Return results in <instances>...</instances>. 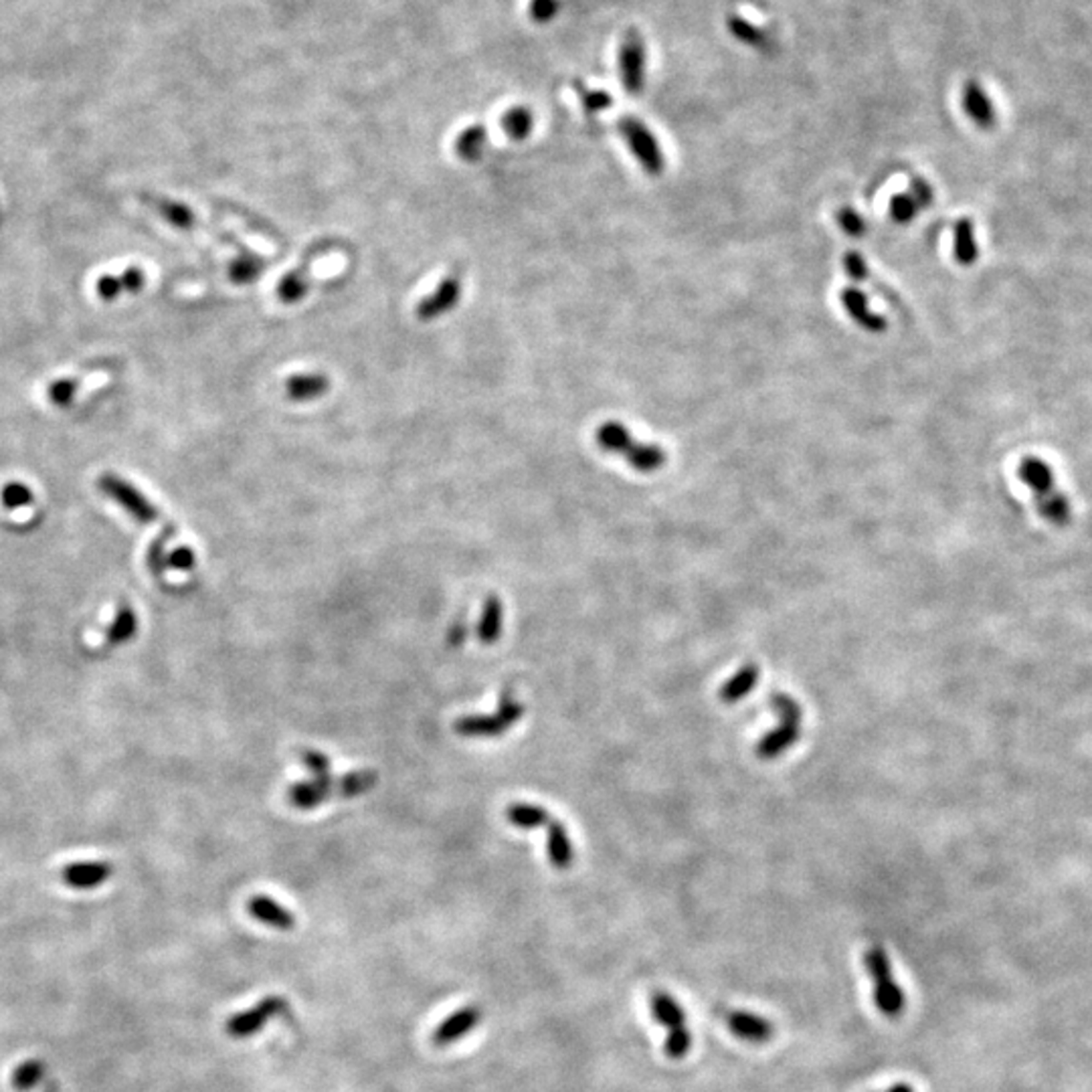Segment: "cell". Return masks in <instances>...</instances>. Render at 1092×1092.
Masks as SVG:
<instances>
[{
  "label": "cell",
  "mask_w": 1092,
  "mask_h": 1092,
  "mask_svg": "<svg viewBox=\"0 0 1092 1092\" xmlns=\"http://www.w3.org/2000/svg\"><path fill=\"white\" fill-rule=\"evenodd\" d=\"M480 1021H482V1010L478 1006L460 1008L435 1028L433 1044L446 1048L457 1040H462L464 1036L478 1028Z\"/></svg>",
  "instance_id": "cell-9"
},
{
  "label": "cell",
  "mask_w": 1092,
  "mask_h": 1092,
  "mask_svg": "<svg viewBox=\"0 0 1092 1092\" xmlns=\"http://www.w3.org/2000/svg\"><path fill=\"white\" fill-rule=\"evenodd\" d=\"M864 965H866V972L872 977V981H885V979H892V963L886 955V950L880 947V945H872L866 955H864Z\"/></svg>",
  "instance_id": "cell-36"
},
{
  "label": "cell",
  "mask_w": 1092,
  "mask_h": 1092,
  "mask_svg": "<svg viewBox=\"0 0 1092 1092\" xmlns=\"http://www.w3.org/2000/svg\"><path fill=\"white\" fill-rule=\"evenodd\" d=\"M690 1048H692V1034L686 1030V1026L667 1030L664 1042L666 1056H670V1059H684V1056L690 1052Z\"/></svg>",
  "instance_id": "cell-39"
},
{
  "label": "cell",
  "mask_w": 1092,
  "mask_h": 1092,
  "mask_svg": "<svg viewBox=\"0 0 1092 1092\" xmlns=\"http://www.w3.org/2000/svg\"><path fill=\"white\" fill-rule=\"evenodd\" d=\"M843 270L854 281H864L868 277V263L858 251H848L843 255Z\"/></svg>",
  "instance_id": "cell-49"
},
{
  "label": "cell",
  "mask_w": 1092,
  "mask_h": 1092,
  "mask_svg": "<svg viewBox=\"0 0 1092 1092\" xmlns=\"http://www.w3.org/2000/svg\"><path fill=\"white\" fill-rule=\"evenodd\" d=\"M337 794V779L328 775V777H314L312 781H299L288 789V801L295 809H314L326 799Z\"/></svg>",
  "instance_id": "cell-10"
},
{
  "label": "cell",
  "mask_w": 1092,
  "mask_h": 1092,
  "mask_svg": "<svg viewBox=\"0 0 1092 1092\" xmlns=\"http://www.w3.org/2000/svg\"><path fill=\"white\" fill-rule=\"evenodd\" d=\"M330 389V381L326 375L318 373H304L294 375L286 381V395L295 403H306L322 397Z\"/></svg>",
  "instance_id": "cell-18"
},
{
  "label": "cell",
  "mask_w": 1092,
  "mask_h": 1092,
  "mask_svg": "<svg viewBox=\"0 0 1092 1092\" xmlns=\"http://www.w3.org/2000/svg\"><path fill=\"white\" fill-rule=\"evenodd\" d=\"M144 284H146L144 272L140 270L138 266H132L124 273L116 275V277L114 275H101L96 284V292L103 299V302H114L120 294H124V292L136 294L144 288Z\"/></svg>",
  "instance_id": "cell-15"
},
{
  "label": "cell",
  "mask_w": 1092,
  "mask_h": 1092,
  "mask_svg": "<svg viewBox=\"0 0 1092 1092\" xmlns=\"http://www.w3.org/2000/svg\"><path fill=\"white\" fill-rule=\"evenodd\" d=\"M836 221H838V227L841 229V231L852 239H860V237L866 235V229H868L866 221L852 207H841L836 213Z\"/></svg>",
  "instance_id": "cell-40"
},
{
  "label": "cell",
  "mask_w": 1092,
  "mask_h": 1092,
  "mask_svg": "<svg viewBox=\"0 0 1092 1092\" xmlns=\"http://www.w3.org/2000/svg\"><path fill=\"white\" fill-rule=\"evenodd\" d=\"M558 12V0H531L528 5V16L538 25L553 21Z\"/></svg>",
  "instance_id": "cell-45"
},
{
  "label": "cell",
  "mask_w": 1092,
  "mask_h": 1092,
  "mask_svg": "<svg viewBox=\"0 0 1092 1092\" xmlns=\"http://www.w3.org/2000/svg\"><path fill=\"white\" fill-rule=\"evenodd\" d=\"M112 874L114 868L110 862H98V860L72 862V864H67L61 870V883L76 890H92L101 886L103 883H108Z\"/></svg>",
  "instance_id": "cell-7"
},
{
  "label": "cell",
  "mask_w": 1092,
  "mask_h": 1092,
  "mask_svg": "<svg viewBox=\"0 0 1092 1092\" xmlns=\"http://www.w3.org/2000/svg\"><path fill=\"white\" fill-rule=\"evenodd\" d=\"M45 1072H47V1066L41 1059H29L12 1070L11 1084L19 1092L33 1090L34 1086L41 1084V1081L45 1079Z\"/></svg>",
  "instance_id": "cell-33"
},
{
  "label": "cell",
  "mask_w": 1092,
  "mask_h": 1092,
  "mask_svg": "<svg viewBox=\"0 0 1092 1092\" xmlns=\"http://www.w3.org/2000/svg\"><path fill=\"white\" fill-rule=\"evenodd\" d=\"M625 462L629 468H633L640 473H654L658 470H662L666 466L667 455L666 451L658 446V444H644V442H633V446L629 448V451L623 455Z\"/></svg>",
  "instance_id": "cell-21"
},
{
  "label": "cell",
  "mask_w": 1092,
  "mask_h": 1092,
  "mask_svg": "<svg viewBox=\"0 0 1092 1092\" xmlns=\"http://www.w3.org/2000/svg\"><path fill=\"white\" fill-rule=\"evenodd\" d=\"M963 112L973 120V124L981 130H992L997 121V114L994 108L992 98L985 94L983 87L977 81H967L961 96Z\"/></svg>",
  "instance_id": "cell-11"
},
{
  "label": "cell",
  "mask_w": 1092,
  "mask_h": 1092,
  "mask_svg": "<svg viewBox=\"0 0 1092 1092\" xmlns=\"http://www.w3.org/2000/svg\"><path fill=\"white\" fill-rule=\"evenodd\" d=\"M172 535H174V526L168 524L166 531L150 544V549H148V553H146V565H148V569H150V573H152L154 577H163V573H164L166 567H168V565H166V553H164V549H166V542H168V538H170Z\"/></svg>",
  "instance_id": "cell-37"
},
{
  "label": "cell",
  "mask_w": 1092,
  "mask_h": 1092,
  "mask_svg": "<svg viewBox=\"0 0 1092 1092\" xmlns=\"http://www.w3.org/2000/svg\"><path fill=\"white\" fill-rule=\"evenodd\" d=\"M259 272H261V268L255 259L241 257V259L231 263V272H229V275H231V279L237 281V284H248V281L257 277Z\"/></svg>",
  "instance_id": "cell-46"
},
{
  "label": "cell",
  "mask_w": 1092,
  "mask_h": 1092,
  "mask_svg": "<svg viewBox=\"0 0 1092 1092\" xmlns=\"http://www.w3.org/2000/svg\"><path fill=\"white\" fill-rule=\"evenodd\" d=\"M886 1092H914V1088L906 1082H896L890 1088H886Z\"/></svg>",
  "instance_id": "cell-52"
},
{
  "label": "cell",
  "mask_w": 1092,
  "mask_h": 1092,
  "mask_svg": "<svg viewBox=\"0 0 1092 1092\" xmlns=\"http://www.w3.org/2000/svg\"><path fill=\"white\" fill-rule=\"evenodd\" d=\"M908 195L919 205V208H928L932 201H935V190H932L930 183L925 181L923 176H914V179H910Z\"/></svg>",
  "instance_id": "cell-47"
},
{
  "label": "cell",
  "mask_w": 1092,
  "mask_h": 1092,
  "mask_svg": "<svg viewBox=\"0 0 1092 1092\" xmlns=\"http://www.w3.org/2000/svg\"><path fill=\"white\" fill-rule=\"evenodd\" d=\"M502 622H504V605L498 597H488L484 609H482V618H480V625H478V636L480 642L486 645L496 644L500 640V633H502Z\"/></svg>",
  "instance_id": "cell-25"
},
{
  "label": "cell",
  "mask_w": 1092,
  "mask_h": 1092,
  "mask_svg": "<svg viewBox=\"0 0 1092 1092\" xmlns=\"http://www.w3.org/2000/svg\"><path fill=\"white\" fill-rule=\"evenodd\" d=\"M77 386L79 382L76 379H59L49 386L47 397L53 404H57V407H67V404H72L77 393Z\"/></svg>",
  "instance_id": "cell-43"
},
{
  "label": "cell",
  "mask_w": 1092,
  "mask_h": 1092,
  "mask_svg": "<svg viewBox=\"0 0 1092 1092\" xmlns=\"http://www.w3.org/2000/svg\"><path fill=\"white\" fill-rule=\"evenodd\" d=\"M286 1010H288V1001L284 997L268 995L259 1003H255L253 1008L229 1017L225 1021V1032L231 1037H237V1040H241V1037H250L266 1028L272 1017L281 1016Z\"/></svg>",
  "instance_id": "cell-4"
},
{
  "label": "cell",
  "mask_w": 1092,
  "mask_h": 1092,
  "mask_svg": "<svg viewBox=\"0 0 1092 1092\" xmlns=\"http://www.w3.org/2000/svg\"><path fill=\"white\" fill-rule=\"evenodd\" d=\"M651 1014H654L656 1021L664 1028H678L684 1026L686 1021V1012L680 1006V1003L666 992H656L651 995Z\"/></svg>",
  "instance_id": "cell-26"
},
{
  "label": "cell",
  "mask_w": 1092,
  "mask_h": 1092,
  "mask_svg": "<svg viewBox=\"0 0 1092 1092\" xmlns=\"http://www.w3.org/2000/svg\"><path fill=\"white\" fill-rule=\"evenodd\" d=\"M546 854H549L551 864L557 870H567L573 864V841L565 825L558 821L549 823V834H546Z\"/></svg>",
  "instance_id": "cell-17"
},
{
  "label": "cell",
  "mask_w": 1092,
  "mask_h": 1092,
  "mask_svg": "<svg viewBox=\"0 0 1092 1092\" xmlns=\"http://www.w3.org/2000/svg\"><path fill=\"white\" fill-rule=\"evenodd\" d=\"M759 678H761L759 667H756L754 664H747L731 680L722 684L718 696L725 704H736L738 700L747 698L754 690V686H756V682H759Z\"/></svg>",
  "instance_id": "cell-22"
},
{
  "label": "cell",
  "mask_w": 1092,
  "mask_h": 1092,
  "mask_svg": "<svg viewBox=\"0 0 1092 1092\" xmlns=\"http://www.w3.org/2000/svg\"><path fill=\"white\" fill-rule=\"evenodd\" d=\"M1017 478H1019V482H1024L1034 491V496L1046 494V491L1054 490V484H1056L1054 470L1044 460H1040V457H1034V455H1028L1019 462Z\"/></svg>",
  "instance_id": "cell-16"
},
{
  "label": "cell",
  "mask_w": 1092,
  "mask_h": 1092,
  "mask_svg": "<svg viewBox=\"0 0 1092 1092\" xmlns=\"http://www.w3.org/2000/svg\"><path fill=\"white\" fill-rule=\"evenodd\" d=\"M919 210H921L919 205L914 203L908 192H901V195H894L890 199L888 213L896 225H910L914 219H917Z\"/></svg>",
  "instance_id": "cell-38"
},
{
  "label": "cell",
  "mask_w": 1092,
  "mask_h": 1092,
  "mask_svg": "<svg viewBox=\"0 0 1092 1092\" xmlns=\"http://www.w3.org/2000/svg\"><path fill=\"white\" fill-rule=\"evenodd\" d=\"M771 707L773 710L777 712L779 720H787V722H799L801 725V709L797 700H794L787 694H773L771 696Z\"/></svg>",
  "instance_id": "cell-44"
},
{
  "label": "cell",
  "mask_w": 1092,
  "mask_h": 1092,
  "mask_svg": "<svg viewBox=\"0 0 1092 1092\" xmlns=\"http://www.w3.org/2000/svg\"><path fill=\"white\" fill-rule=\"evenodd\" d=\"M524 707L522 702L513 698V692H504L500 698V707L494 714L488 716H462L457 718L453 725L455 732L466 738H496L504 734L510 727H514L522 718Z\"/></svg>",
  "instance_id": "cell-1"
},
{
  "label": "cell",
  "mask_w": 1092,
  "mask_h": 1092,
  "mask_svg": "<svg viewBox=\"0 0 1092 1092\" xmlns=\"http://www.w3.org/2000/svg\"><path fill=\"white\" fill-rule=\"evenodd\" d=\"M248 910L251 917L263 925L279 928V930H290L295 925V917L294 912L288 910L284 905L275 903L273 898L270 896H251V901L248 903Z\"/></svg>",
  "instance_id": "cell-14"
},
{
  "label": "cell",
  "mask_w": 1092,
  "mask_h": 1092,
  "mask_svg": "<svg viewBox=\"0 0 1092 1092\" xmlns=\"http://www.w3.org/2000/svg\"><path fill=\"white\" fill-rule=\"evenodd\" d=\"M146 201H150V205L163 215V219H166L174 227L183 229V231H190V229L199 227L197 217L192 215V210L183 203H174L168 199H152V197H148Z\"/></svg>",
  "instance_id": "cell-31"
},
{
  "label": "cell",
  "mask_w": 1092,
  "mask_h": 1092,
  "mask_svg": "<svg viewBox=\"0 0 1092 1092\" xmlns=\"http://www.w3.org/2000/svg\"><path fill=\"white\" fill-rule=\"evenodd\" d=\"M488 144V132L484 126L475 124L466 128L455 140V152L466 163L480 161Z\"/></svg>",
  "instance_id": "cell-28"
},
{
  "label": "cell",
  "mask_w": 1092,
  "mask_h": 1092,
  "mask_svg": "<svg viewBox=\"0 0 1092 1092\" xmlns=\"http://www.w3.org/2000/svg\"><path fill=\"white\" fill-rule=\"evenodd\" d=\"M727 1026L736 1037L753 1044H765L775 1036V1026L767 1017L741 1010L731 1012L727 1016Z\"/></svg>",
  "instance_id": "cell-12"
},
{
  "label": "cell",
  "mask_w": 1092,
  "mask_h": 1092,
  "mask_svg": "<svg viewBox=\"0 0 1092 1092\" xmlns=\"http://www.w3.org/2000/svg\"><path fill=\"white\" fill-rule=\"evenodd\" d=\"M33 500H34L33 491L21 482H11L0 490V502H3V506L9 510L29 506Z\"/></svg>",
  "instance_id": "cell-41"
},
{
  "label": "cell",
  "mask_w": 1092,
  "mask_h": 1092,
  "mask_svg": "<svg viewBox=\"0 0 1092 1092\" xmlns=\"http://www.w3.org/2000/svg\"><path fill=\"white\" fill-rule=\"evenodd\" d=\"M377 783V775L373 771H355V773H348L344 775L342 779L337 781V796L350 799V797H359L366 791H371Z\"/></svg>",
  "instance_id": "cell-34"
},
{
  "label": "cell",
  "mask_w": 1092,
  "mask_h": 1092,
  "mask_svg": "<svg viewBox=\"0 0 1092 1092\" xmlns=\"http://www.w3.org/2000/svg\"><path fill=\"white\" fill-rule=\"evenodd\" d=\"M500 126L510 140H516V142H520V140H526L528 136H531V132L535 128V116L528 108H522V105H518V108L508 110L502 116Z\"/></svg>",
  "instance_id": "cell-32"
},
{
  "label": "cell",
  "mask_w": 1092,
  "mask_h": 1092,
  "mask_svg": "<svg viewBox=\"0 0 1092 1092\" xmlns=\"http://www.w3.org/2000/svg\"><path fill=\"white\" fill-rule=\"evenodd\" d=\"M98 486L105 496L112 498L114 502H118L138 522L150 524V522L161 518L158 508L142 494V491H140L136 486H132L130 482H126L124 478H120V475L103 473L101 478L98 480Z\"/></svg>",
  "instance_id": "cell-3"
},
{
  "label": "cell",
  "mask_w": 1092,
  "mask_h": 1092,
  "mask_svg": "<svg viewBox=\"0 0 1092 1092\" xmlns=\"http://www.w3.org/2000/svg\"><path fill=\"white\" fill-rule=\"evenodd\" d=\"M166 565L172 569H179V571H190L192 567L197 565V558H195V553H192L190 549H186V546H181V549H176L170 555H166Z\"/></svg>",
  "instance_id": "cell-50"
},
{
  "label": "cell",
  "mask_w": 1092,
  "mask_h": 1092,
  "mask_svg": "<svg viewBox=\"0 0 1092 1092\" xmlns=\"http://www.w3.org/2000/svg\"><path fill=\"white\" fill-rule=\"evenodd\" d=\"M304 270L306 268H299L297 272H292L284 279H281V284L277 288V295L284 304H295L306 295L308 281L304 277Z\"/></svg>",
  "instance_id": "cell-35"
},
{
  "label": "cell",
  "mask_w": 1092,
  "mask_h": 1092,
  "mask_svg": "<svg viewBox=\"0 0 1092 1092\" xmlns=\"http://www.w3.org/2000/svg\"><path fill=\"white\" fill-rule=\"evenodd\" d=\"M953 255L959 266H973L979 257L975 225L969 217H961L953 225Z\"/></svg>",
  "instance_id": "cell-19"
},
{
  "label": "cell",
  "mask_w": 1092,
  "mask_h": 1092,
  "mask_svg": "<svg viewBox=\"0 0 1092 1092\" xmlns=\"http://www.w3.org/2000/svg\"><path fill=\"white\" fill-rule=\"evenodd\" d=\"M136 629L138 618L134 609L130 605H120L108 631H105V640H108L110 645H121L136 636Z\"/></svg>",
  "instance_id": "cell-29"
},
{
  "label": "cell",
  "mask_w": 1092,
  "mask_h": 1092,
  "mask_svg": "<svg viewBox=\"0 0 1092 1092\" xmlns=\"http://www.w3.org/2000/svg\"><path fill=\"white\" fill-rule=\"evenodd\" d=\"M622 81L629 96H640L645 79V47L638 33H629L620 53Z\"/></svg>",
  "instance_id": "cell-5"
},
{
  "label": "cell",
  "mask_w": 1092,
  "mask_h": 1092,
  "mask_svg": "<svg viewBox=\"0 0 1092 1092\" xmlns=\"http://www.w3.org/2000/svg\"><path fill=\"white\" fill-rule=\"evenodd\" d=\"M874 1003L886 1017H898L905 1012L906 995L901 985L894 979H885L874 983Z\"/></svg>",
  "instance_id": "cell-24"
},
{
  "label": "cell",
  "mask_w": 1092,
  "mask_h": 1092,
  "mask_svg": "<svg viewBox=\"0 0 1092 1092\" xmlns=\"http://www.w3.org/2000/svg\"><path fill=\"white\" fill-rule=\"evenodd\" d=\"M799 722H787L781 720V725L777 729H773L771 732H767L763 736V741L756 745L754 753L759 759L763 761H773L781 756L787 749L794 747L799 741Z\"/></svg>",
  "instance_id": "cell-13"
},
{
  "label": "cell",
  "mask_w": 1092,
  "mask_h": 1092,
  "mask_svg": "<svg viewBox=\"0 0 1092 1092\" xmlns=\"http://www.w3.org/2000/svg\"><path fill=\"white\" fill-rule=\"evenodd\" d=\"M620 132L625 140V144L636 158L640 166L649 176H660L666 170V156L658 144V140L642 120L638 118H622Z\"/></svg>",
  "instance_id": "cell-2"
},
{
  "label": "cell",
  "mask_w": 1092,
  "mask_h": 1092,
  "mask_svg": "<svg viewBox=\"0 0 1092 1092\" xmlns=\"http://www.w3.org/2000/svg\"><path fill=\"white\" fill-rule=\"evenodd\" d=\"M840 302L843 310L848 312L850 318L870 334H883L888 328V322L883 314L870 310L868 295L860 288H845L840 294Z\"/></svg>",
  "instance_id": "cell-8"
},
{
  "label": "cell",
  "mask_w": 1092,
  "mask_h": 1092,
  "mask_svg": "<svg viewBox=\"0 0 1092 1092\" xmlns=\"http://www.w3.org/2000/svg\"><path fill=\"white\" fill-rule=\"evenodd\" d=\"M577 94L589 114H599L611 108V96L603 90H589L585 85H577Z\"/></svg>",
  "instance_id": "cell-42"
},
{
  "label": "cell",
  "mask_w": 1092,
  "mask_h": 1092,
  "mask_svg": "<svg viewBox=\"0 0 1092 1092\" xmlns=\"http://www.w3.org/2000/svg\"><path fill=\"white\" fill-rule=\"evenodd\" d=\"M595 442L607 453L625 455L629 448L636 442V437L629 433V429L620 421H605L595 431Z\"/></svg>",
  "instance_id": "cell-20"
},
{
  "label": "cell",
  "mask_w": 1092,
  "mask_h": 1092,
  "mask_svg": "<svg viewBox=\"0 0 1092 1092\" xmlns=\"http://www.w3.org/2000/svg\"><path fill=\"white\" fill-rule=\"evenodd\" d=\"M460 295H462V281L460 275H448L442 284L435 288L433 294H429L427 297H423L421 302L415 308L417 318L421 322H429L439 318V316H444L446 312H449L451 308L457 306L460 302Z\"/></svg>",
  "instance_id": "cell-6"
},
{
  "label": "cell",
  "mask_w": 1092,
  "mask_h": 1092,
  "mask_svg": "<svg viewBox=\"0 0 1092 1092\" xmlns=\"http://www.w3.org/2000/svg\"><path fill=\"white\" fill-rule=\"evenodd\" d=\"M727 27H729V31L732 33V37L738 39L741 43H745V45H749V47H754V49H761V51L771 49L769 34H767L763 29L754 27L751 21L743 19V16H738V14L729 16V19H727Z\"/></svg>",
  "instance_id": "cell-30"
},
{
  "label": "cell",
  "mask_w": 1092,
  "mask_h": 1092,
  "mask_svg": "<svg viewBox=\"0 0 1092 1092\" xmlns=\"http://www.w3.org/2000/svg\"><path fill=\"white\" fill-rule=\"evenodd\" d=\"M506 818L514 827H520V830H536V827L549 825L553 821V818L549 816L546 809H542L540 805H531V803L510 805L506 809Z\"/></svg>",
  "instance_id": "cell-27"
},
{
  "label": "cell",
  "mask_w": 1092,
  "mask_h": 1092,
  "mask_svg": "<svg viewBox=\"0 0 1092 1092\" xmlns=\"http://www.w3.org/2000/svg\"><path fill=\"white\" fill-rule=\"evenodd\" d=\"M1036 508L1037 514L1056 526H1066L1072 520V504L1068 496L1056 488L1042 496H1036Z\"/></svg>",
  "instance_id": "cell-23"
},
{
  "label": "cell",
  "mask_w": 1092,
  "mask_h": 1092,
  "mask_svg": "<svg viewBox=\"0 0 1092 1092\" xmlns=\"http://www.w3.org/2000/svg\"><path fill=\"white\" fill-rule=\"evenodd\" d=\"M466 633H468V631H466V625H464V623H455V625L451 627V631H449V644H451V645L464 644Z\"/></svg>",
  "instance_id": "cell-51"
},
{
  "label": "cell",
  "mask_w": 1092,
  "mask_h": 1092,
  "mask_svg": "<svg viewBox=\"0 0 1092 1092\" xmlns=\"http://www.w3.org/2000/svg\"><path fill=\"white\" fill-rule=\"evenodd\" d=\"M299 756H302L304 765L314 773V777H328V775H332V773H330V759H328V756H326L324 753H320V751H302V753H299Z\"/></svg>",
  "instance_id": "cell-48"
}]
</instances>
